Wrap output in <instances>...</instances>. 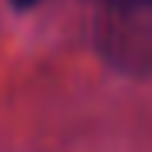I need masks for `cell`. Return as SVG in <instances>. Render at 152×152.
Returning <instances> with one entry per match:
<instances>
[{
	"instance_id": "2",
	"label": "cell",
	"mask_w": 152,
	"mask_h": 152,
	"mask_svg": "<svg viewBox=\"0 0 152 152\" xmlns=\"http://www.w3.org/2000/svg\"><path fill=\"white\" fill-rule=\"evenodd\" d=\"M10 4L17 7V10H30V7H37L40 0H10Z\"/></svg>"
},
{
	"instance_id": "1",
	"label": "cell",
	"mask_w": 152,
	"mask_h": 152,
	"mask_svg": "<svg viewBox=\"0 0 152 152\" xmlns=\"http://www.w3.org/2000/svg\"><path fill=\"white\" fill-rule=\"evenodd\" d=\"M96 50L126 76L152 73V0H99Z\"/></svg>"
}]
</instances>
